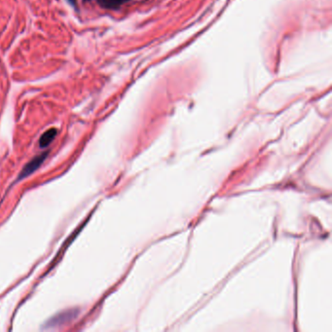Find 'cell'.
<instances>
[{
	"mask_svg": "<svg viewBox=\"0 0 332 332\" xmlns=\"http://www.w3.org/2000/svg\"><path fill=\"white\" fill-rule=\"evenodd\" d=\"M47 155H48V153L44 152L40 155L34 157L31 161L29 162L20 171L19 178H18V181H21V180L30 176V174L33 173L34 171H37V169L43 164V162L45 161Z\"/></svg>",
	"mask_w": 332,
	"mask_h": 332,
	"instance_id": "6da1fadb",
	"label": "cell"
},
{
	"mask_svg": "<svg viewBox=\"0 0 332 332\" xmlns=\"http://www.w3.org/2000/svg\"><path fill=\"white\" fill-rule=\"evenodd\" d=\"M78 312L75 311V310H69V311H65V312L60 313L59 315L55 316L54 318H52L49 322H47V328L49 327H58V326H60L64 323H68V322H71L72 321L76 316H77Z\"/></svg>",
	"mask_w": 332,
	"mask_h": 332,
	"instance_id": "7a4b0ae2",
	"label": "cell"
},
{
	"mask_svg": "<svg viewBox=\"0 0 332 332\" xmlns=\"http://www.w3.org/2000/svg\"><path fill=\"white\" fill-rule=\"evenodd\" d=\"M57 129L52 128L50 130L45 131L42 136H41L40 140H39V145L42 148L47 147L48 145H50L51 142L55 140L56 136H57Z\"/></svg>",
	"mask_w": 332,
	"mask_h": 332,
	"instance_id": "3957f363",
	"label": "cell"
},
{
	"mask_svg": "<svg viewBox=\"0 0 332 332\" xmlns=\"http://www.w3.org/2000/svg\"><path fill=\"white\" fill-rule=\"evenodd\" d=\"M129 0H98L99 4L104 9L116 10Z\"/></svg>",
	"mask_w": 332,
	"mask_h": 332,
	"instance_id": "277c9868",
	"label": "cell"
},
{
	"mask_svg": "<svg viewBox=\"0 0 332 332\" xmlns=\"http://www.w3.org/2000/svg\"><path fill=\"white\" fill-rule=\"evenodd\" d=\"M68 1H69V3L71 4V6L76 8V0H68Z\"/></svg>",
	"mask_w": 332,
	"mask_h": 332,
	"instance_id": "5b68a950",
	"label": "cell"
}]
</instances>
